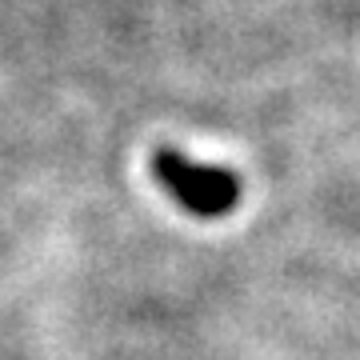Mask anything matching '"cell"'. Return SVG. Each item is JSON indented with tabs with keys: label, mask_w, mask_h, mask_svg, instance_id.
Wrapping results in <instances>:
<instances>
[{
	"label": "cell",
	"mask_w": 360,
	"mask_h": 360,
	"mask_svg": "<svg viewBox=\"0 0 360 360\" xmlns=\"http://www.w3.org/2000/svg\"><path fill=\"white\" fill-rule=\"evenodd\" d=\"M156 180L165 184V193L184 205L193 217H224L240 200V180L229 168L217 165H196L180 153H156L153 160Z\"/></svg>",
	"instance_id": "cell-1"
}]
</instances>
